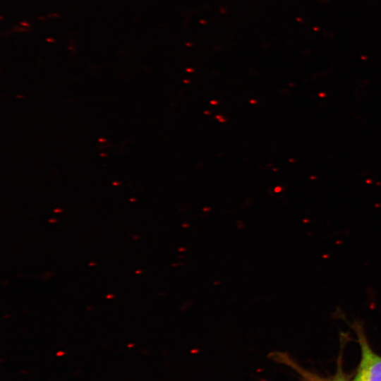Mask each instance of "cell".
<instances>
[{"label": "cell", "mask_w": 381, "mask_h": 381, "mask_svg": "<svg viewBox=\"0 0 381 381\" xmlns=\"http://www.w3.org/2000/svg\"><path fill=\"white\" fill-rule=\"evenodd\" d=\"M350 326L356 334L361 349V360L353 381H381V356L371 349L363 323L355 320Z\"/></svg>", "instance_id": "6da1fadb"}, {"label": "cell", "mask_w": 381, "mask_h": 381, "mask_svg": "<svg viewBox=\"0 0 381 381\" xmlns=\"http://www.w3.org/2000/svg\"><path fill=\"white\" fill-rule=\"evenodd\" d=\"M271 358L276 362L286 365L294 370L303 381H349L342 371L341 365L339 366L336 375L328 378L304 369L286 353L276 352L272 354Z\"/></svg>", "instance_id": "7a4b0ae2"}]
</instances>
